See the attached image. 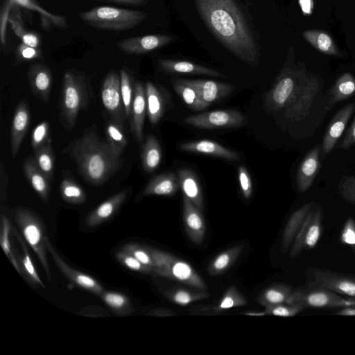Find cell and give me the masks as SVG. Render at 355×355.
Segmentation results:
<instances>
[{"mask_svg": "<svg viewBox=\"0 0 355 355\" xmlns=\"http://www.w3.org/2000/svg\"><path fill=\"white\" fill-rule=\"evenodd\" d=\"M155 266L153 272L200 291L207 287L203 279L187 262L159 249L146 247Z\"/></svg>", "mask_w": 355, "mask_h": 355, "instance_id": "cell-6", "label": "cell"}, {"mask_svg": "<svg viewBox=\"0 0 355 355\" xmlns=\"http://www.w3.org/2000/svg\"><path fill=\"white\" fill-rule=\"evenodd\" d=\"M128 194V190L121 191L100 204L87 216V226L94 228L109 220L124 202Z\"/></svg>", "mask_w": 355, "mask_h": 355, "instance_id": "cell-23", "label": "cell"}, {"mask_svg": "<svg viewBox=\"0 0 355 355\" xmlns=\"http://www.w3.org/2000/svg\"><path fill=\"white\" fill-rule=\"evenodd\" d=\"M238 177L243 197L245 199L250 198L252 193V184L250 174L245 166H240L239 167Z\"/></svg>", "mask_w": 355, "mask_h": 355, "instance_id": "cell-54", "label": "cell"}, {"mask_svg": "<svg viewBox=\"0 0 355 355\" xmlns=\"http://www.w3.org/2000/svg\"><path fill=\"white\" fill-rule=\"evenodd\" d=\"M354 145H355V116L350 127L345 133L340 147L342 149H347Z\"/></svg>", "mask_w": 355, "mask_h": 355, "instance_id": "cell-55", "label": "cell"}, {"mask_svg": "<svg viewBox=\"0 0 355 355\" xmlns=\"http://www.w3.org/2000/svg\"><path fill=\"white\" fill-rule=\"evenodd\" d=\"M320 89L319 78L303 62H295L293 46L272 87L263 97L268 113H280L291 121L308 116Z\"/></svg>", "mask_w": 355, "mask_h": 355, "instance_id": "cell-1", "label": "cell"}, {"mask_svg": "<svg viewBox=\"0 0 355 355\" xmlns=\"http://www.w3.org/2000/svg\"><path fill=\"white\" fill-rule=\"evenodd\" d=\"M30 112L26 101L21 100L15 111L11 125V154L12 158L17 156L24 138L28 128Z\"/></svg>", "mask_w": 355, "mask_h": 355, "instance_id": "cell-20", "label": "cell"}, {"mask_svg": "<svg viewBox=\"0 0 355 355\" xmlns=\"http://www.w3.org/2000/svg\"><path fill=\"white\" fill-rule=\"evenodd\" d=\"M49 123L47 121H42L37 124L34 128L31 135V146L34 151H36L49 140Z\"/></svg>", "mask_w": 355, "mask_h": 355, "instance_id": "cell-49", "label": "cell"}, {"mask_svg": "<svg viewBox=\"0 0 355 355\" xmlns=\"http://www.w3.org/2000/svg\"><path fill=\"white\" fill-rule=\"evenodd\" d=\"M299 4L304 15H310L313 8V0H299Z\"/></svg>", "mask_w": 355, "mask_h": 355, "instance_id": "cell-58", "label": "cell"}, {"mask_svg": "<svg viewBox=\"0 0 355 355\" xmlns=\"http://www.w3.org/2000/svg\"><path fill=\"white\" fill-rule=\"evenodd\" d=\"M114 3H123L128 5H144L148 0H103Z\"/></svg>", "mask_w": 355, "mask_h": 355, "instance_id": "cell-60", "label": "cell"}, {"mask_svg": "<svg viewBox=\"0 0 355 355\" xmlns=\"http://www.w3.org/2000/svg\"><path fill=\"white\" fill-rule=\"evenodd\" d=\"M11 224L7 216L1 213V230H0V244L5 254L12 263L17 271L21 274V266L19 261L15 257L12 249L10 241V233L11 232Z\"/></svg>", "mask_w": 355, "mask_h": 355, "instance_id": "cell-40", "label": "cell"}, {"mask_svg": "<svg viewBox=\"0 0 355 355\" xmlns=\"http://www.w3.org/2000/svg\"><path fill=\"white\" fill-rule=\"evenodd\" d=\"M8 182V175L3 166V162H0V199L3 202L6 199V189Z\"/></svg>", "mask_w": 355, "mask_h": 355, "instance_id": "cell-56", "label": "cell"}, {"mask_svg": "<svg viewBox=\"0 0 355 355\" xmlns=\"http://www.w3.org/2000/svg\"><path fill=\"white\" fill-rule=\"evenodd\" d=\"M45 245L55 263L63 275L76 285L95 295H101L105 291L101 284L92 277L73 269L60 257L55 250L50 239L46 236Z\"/></svg>", "mask_w": 355, "mask_h": 355, "instance_id": "cell-13", "label": "cell"}, {"mask_svg": "<svg viewBox=\"0 0 355 355\" xmlns=\"http://www.w3.org/2000/svg\"><path fill=\"white\" fill-rule=\"evenodd\" d=\"M28 78L33 95L44 103L48 102L53 80L51 69L44 64L36 63L29 68Z\"/></svg>", "mask_w": 355, "mask_h": 355, "instance_id": "cell-18", "label": "cell"}, {"mask_svg": "<svg viewBox=\"0 0 355 355\" xmlns=\"http://www.w3.org/2000/svg\"><path fill=\"white\" fill-rule=\"evenodd\" d=\"M302 35L305 41L322 53L335 57H342L343 55L334 39L325 31L309 29L304 31Z\"/></svg>", "mask_w": 355, "mask_h": 355, "instance_id": "cell-24", "label": "cell"}, {"mask_svg": "<svg viewBox=\"0 0 355 355\" xmlns=\"http://www.w3.org/2000/svg\"><path fill=\"white\" fill-rule=\"evenodd\" d=\"M17 15L14 18L9 17L8 21L10 22L15 34L21 39V42L30 46L39 48L40 44V35L33 31L25 29L21 24V19H17Z\"/></svg>", "mask_w": 355, "mask_h": 355, "instance_id": "cell-46", "label": "cell"}, {"mask_svg": "<svg viewBox=\"0 0 355 355\" xmlns=\"http://www.w3.org/2000/svg\"><path fill=\"white\" fill-rule=\"evenodd\" d=\"M183 221L189 239L196 245L204 240L206 227L201 211L187 198H183Z\"/></svg>", "mask_w": 355, "mask_h": 355, "instance_id": "cell-16", "label": "cell"}, {"mask_svg": "<svg viewBox=\"0 0 355 355\" xmlns=\"http://www.w3.org/2000/svg\"><path fill=\"white\" fill-rule=\"evenodd\" d=\"M334 314L339 315L354 316L355 305L343 307V309L334 313Z\"/></svg>", "mask_w": 355, "mask_h": 355, "instance_id": "cell-59", "label": "cell"}, {"mask_svg": "<svg viewBox=\"0 0 355 355\" xmlns=\"http://www.w3.org/2000/svg\"><path fill=\"white\" fill-rule=\"evenodd\" d=\"M146 314L153 316H172L176 315L172 310L163 308L150 310Z\"/></svg>", "mask_w": 355, "mask_h": 355, "instance_id": "cell-57", "label": "cell"}, {"mask_svg": "<svg viewBox=\"0 0 355 355\" xmlns=\"http://www.w3.org/2000/svg\"><path fill=\"white\" fill-rule=\"evenodd\" d=\"M304 308L297 304L281 303L275 305L266 306L265 313L266 315L293 317L304 310Z\"/></svg>", "mask_w": 355, "mask_h": 355, "instance_id": "cell-48", "label": "cell"}, {"mask_svg": "<svg viewBox=\"0 0 355 355\" xmlns=\"http://www.w3.org/2000/svg\"><path fill=\"white\" fill-rule=\"evenodd\" d=\"M355 110V105L350 103L343 107L329 123L322 144V153L329 155L334 148Z\"/></svg>", "mask_w": 355, "mask_h": 355, "instance_id": "cell-14", "label": "cell"}, {"mask_svg": "<svg viewBox=\"0 0 355 355\" xmlns=\"http://www.w3.org/2000/svg\"><path fill=\"white\" fill-rule=\"evenodd\" d=\"M115 257L121 265L130 270L143 273L153 272L151 268L144 265L130 253L122 249L116 252Z\"/></svg>", "mask_w": 355, "mask_h": 355, "instance_id": "cell-47", "label": "cell"}, {"mask_svg": "<svg viewBox=\"0 0 355 355\" xmlns=\"http://www.w3.org/2000/svg\"><path fill=\"white\" fill-rule=\"evenodd\" d=\"M147 112L145 87L140 83L134 85V96L131 112L130 129L137 141H143V128Z\"/></svg>", "mask_w": 355, "mask_h": 355, "instance_id": "cell-21", "label": "cell"}, {"mask_svg": "<svg viewBox=\"0 0 355 355\" xmlns=\"http://www.w3.org/2000/svg\"><path fill=\"white\" fill-rule=\"evenodd\" d=\"M322 221L321 209H312L293 240L290 258H295L304 250L313 248L317 245L322 233Z\"/></svg>", "mask_w": 355, "mask_h": 355, "instance_id": "cell-9", "label": "cell"}, {"mask_svg": "<svg viewBox=\"0 0 355 355\" xmlns=\"http://www.w3.org/2000/svg\"><path fill=\"white\" fill-rule=\"evenodd\" d=\"M24 171L27 180L33 189L43 202L48 203L50 193V180L39 169L34 158L29 157L24 161Z\"/></svg>", "mask_w": 355, "mask_h": 355, "instance_id": "cell-26", "label": "cell"}, {"mask_svg": "<svg viewBox=\"0 0 355 355\" xmlns=\"http://www.w3.org/2000/svg\"><path fill=\"white\" fill-rule=\"evenodd\" d=\"M211 33L234 55L251 66L259 63V49L234 0H194Z\"/></svg>", "mask_w": 355, "mask_h": 355, "instance_id": "cell-2", "label": "cell"}, {"mask_svg": "<svg viewBox=\"0 0 355 355\" xmlns=\"http://www.w3.org/2000/svg\"><path fill=\"white\" fill-rule=\"evenodd\" d=\"M34 159L39 169L51 180L53 175L55 164V156L51 139L35 151Z\"/></svg>", "mask_w": 355, "mask_h": 355, "instance_id": "cell-39", "label": "cell"}, {"mask_svg": "<svg viewBox=\"0 0 355 355\" xmlns=\"http://www.w3.org/2000/svg\"><path fill=\"white\" fill-rule=\"evenodd\" d=\"M178 178L173 173H165L153 178L144 190L145 196H173L179 188Z\"/></svg>", "mask_w": 355, "mask_h": 355, "instance_id": "cell-29", "label": "cell"}, {"mask_svg": "<svg viewBox=\"0 0 355 355\" xmlns=\"http://www.w3.org/2000/svg\"><path fill=\"white\" fill-rule=\"evenodd\" d=\"M172 40V37L166 35H148L119 41L116 46L126 54H141L161 48Z\"/></svg>", "mask_w": 355, "mask_h": 355, "instance_id": "cell-15", "label": "cell"}, {"mask_svg": "<svg viewBox=\"0 0 355 355\" xmlns=\"http://www.w3.org/2000/svg\"><path fill=\"white\" fill-rule=\"evenodd\" d=\"M166 295L171 302L180 306H187L193 302L207 299L210 294L204 291H191L179 288L167 291Z\"/></svg>", "mask_w": 355, "mask_h": 355, "instance_id": "cell-44", "label": "cell"}, {"mask_svg": "<svg viewBox=\"0 0 355 355\" xmlns=\"http://www.w3.org/2000/svg\"><path fill=\"white\" fill-rule=\"evenodd\" d=\"M180 148L186 152L209 155L230 161H238L241 159L237 153L208 139L184 142L180 145Z\"/></svg>", "mask_w": 355, "mask_h": 355, "instance_id": "cell-22", "label": "cell"}, {"mask_svg": "<svg viewBox=\"0 0 355 355\" xmlns=\"http://www.w3.org/2000/svg\"><path fill=\"white\" fill-rule=\"evenodd\" d=\"M248 303L246 299L235 286L229 287L218 303L212 307L211 311L220 313L234 307L243 306Z\"/></svg>", "mask_w": 355, "mask_h": 355, "instance_id": "cell-43", "label": "cell"}, {"mask_svg": "<svg viewBox=\"0 0 355 355\" xmlns=\"http://www.w3.org/2000/svg\"><path fill=\"white\" fill-rule=\"evenodd\" d=\"M67 153L76 162L78 172L89 183L100 185L119 168L120 156L96 130L86 131L67 147Z\"/></svg>", "mask_w": 355, "mask_h": 355, "instance_id": "cell-3", "label": "cell"}, {"mask_svg": "<svg viewBox=\"0 0 355 355\" xmlns=\"http://www.w3.org/2000/svg\"><path fill=\"white\" fill-rule=\"evenodd\" d=\"M309 274V285L323 286L338 294L355 298V277L318 268H311Z\"/></svg>", "mask_w": 355, "mask_h": 355, "instance_id": "cell-12", "label": "cell"}, {"mask_svg": "<svg viewBox=\"0 0 355 355\" xmlns=\"http://www.w3.org/2000/svg\"><path fill=\"white\" fill-rule=\"evenodd\" d=\"M286 303L297 304L304 309L345 307L355 305V298H344L325 287L309 285L293 291Z\"/></svg>", "mask_w": 355, "mask_h": 355, "instance_id": "cell-8", "label": "cell"}, {"mask_svg": "<svg viewBox=\"0 0 355 355\" xmlns=\"http://www.w3.org/2000/svg\"><path fill=\"white\" fill-rule=\"evenodd\" d=\"M293 293L291 288L285 284H275L261 291L257 302L266 306L286 303Z\"/></svg>", "mask_w": 355, "mask_h": 355, "instance_id": "cell-35", "label": "cell"}, {"mask_svg": "<svg viewBox=\"0 0 355 355\" xmlns=\"http://www.w3.org/2000/svg\"><path fill=\"white\" fill-rule=\"evenodd\" d=\"M341 196L347 202L355 205V178L351 175L343 176L338 185Z\"/></svg>", "mask_w": 355, "mask_h": 355, "instance_id": "cell-51", "label": "cell"}, {"mask_svg": "<svg viewBox=\"0 0 355 355\" xmlns=\"http://www.w3.org/2000/svg\"><path fill=\"white\" fill-rule=\"evenodd\" d=\"M42 57V51L40 48L30 46L24 43H21L16 49L15 60L21 63Z\"/></svg>", "mask_w": 355, "mask_h": 355, "instance_id": "cell-52", "label": "cell"}, {"mask_svg": "<svg viewBox=\"0 0 355 355\" xmlns=\"http://www.w3.org/2000/svg\"><path fill=\"white\" fill-rule=\"evenodd\" d=\"M104 303L117 315H129L134 311L130 299L124 294L104 291L100 295Z\"/></svg>", "mask_w": 355, "mask_h": 355, "instance_id": "cell-36", "label": "cell"}, {"mask_svg": "<svg viewBox=\"0 0 355 355\" xmlns=\"http://www.w3.org/2000/svg\"><path fill=\"white\" fill-rule=\"evenodd\" d=\"M312 209V203L308 202L296 209L291 214L283 231L282 238V250L283 252L288 250L306 217Z\"/></svg>", "mask_w": 355, "mask_h": 355, "instance_id": "cell-27", "label": "cell"}, {"mask_svg": "<svg viewBox=\"0 0 355 355\" xmlns=\"http://www.w3.org/2000/svg\"><path fill=\"white\" fill-rule=\"evenodd\" d=\"M159 66L162 70L169 73L225 77L218 71L188 61L160 60H159Z\"/></svg>", "mask_w": 355, "mask_h": 355, "instance_id": "cell-28", "label": "cell"}, {"mask_svg": "<svg viewBox=\"0 0 355 355\" xmlns=\"http://www.w3.org/2000/svg\"><path fill=\"white\" fill-rule=\"evenodd\" d=\"M105 132L107 142L113 151L121 156L128 144L123 126L112 120L107 123Z\"/></svg>", "mask_w": 355, "mask_h": 355, "instance_id": "cell-38", "label": "cell"}, {"mask_svg": "<svg viewBox=\"0 0 355 355\" xmlns=\"http://www.w3.org/2000/svg\"><path fill=\"white\" fill-rule=\"evenodd\" d=\"M320 166V148L316 146L307 153L298 167L296 183L300 192H305L311 187Z\"/></svg>", "mask_w": 355, "mask_h": 355, "instance_id": "cell-19", "label": "cell"}, {"mask_svg": "<svg viewBox=\"0 0 355 355\" xmlns=\"http://www.w3.org/2000/svg\"><path fill=\"white\" fill-rule=\"evenodd\" d=\"M148 16L141 10L98 6L79 14L86 24L98 29L125 31L140 24Z\"/></svg>", "mask_w": 355, "mask_h": 355, "instance_id": "cell-4", "label": "cell"}, {"mask_svg": "<svg viewBox=\"0 0 355 355\" xmlns=\"http://www.w3.org/2000/svg\"><path fill=\"white\" fill-rule=\"evenodd\" d=\"M355 94V78L349 72H345L339 76L332 86L327 107H331L338 103L345 101Z\"/></svg>", "mask_w": 355, "mask_h": 355, "instance_id": "cell-31", "label": "cell"}, {"mask_svg": "<svg viewBox=\"0 0 355 355\" xmlns=\"http://www.w3.org/2000/svg\"><path fill=\"white\" fill-rule=\"evenodd\" d=\"M177 176L184 196L202 211L204 207L202 191L195 173L189 168H180L178 171Z\"/></svg>", "mask_w": 355, "mask_h": 355, "instance_id": "cell-25", "label": "cell"}, {"mask_svg": "<svg viewBox=\"0 0 355 355\" xmlns=\"http://www.w3.org/2000/svg\"><path fill=\"white\" fill-rule=\"evenodd\" d=\"M14 234L19 241L24 252L23 257L21 258L22 266H21V270L22 273L27 278L28 282L45 288V285L40 279L32 262L26 244L15 230H14Z\"/></svg>", "mask_w": 355, "mask_h": 355, "instance_id": "cell-42", "label": "cell"}, {"mask_svg": "<svg viewBox=\"0 0 355 355\" xmlns=\"http://www.w3.org/2000/svg\"><path fill=\"white\" fill-rule=\"evenodd\" d=\"M243 314L246 315H250V316H263V315H266L265 311H248V312L243 313Z\"/></svg>", "mask_w": 355, "mask_h": 355, "instance_id": "cell-61", "label": "cell"}, {"mask_svg": "<svg viewBox=\"0 0 355 355\" xmlns=\"http://www.w3.org/2000/svg\"><path fill=\"white\" fill-rule=\"evenodd\" d=\"M197 90L204 108L227 96L233 90L232 85L210 80H187Z\"/></svg>", "mask_w": 355, "mask_h": 355, "instance_id": "cell-17", "label": "cell"}, {"mask_svg": "<svg viewBox=\"0 0 355 355\" xmlns=\"http://www.w3.org/2000/svg\"><path fill=\"white\" fill-rule=\"evenodd\" d=\"M147 114L153 125L159 123L164 115L166 103L161 91L152 83L148 82L145 86Z\"/></svg>", "mask_w": 355, "mask_h": 355, "instance_id": "cell-30", "label": "cell"}, {"mask_svg": "<svg viewBox=\"0 0 355 355\" xmlns=\"http://www.w3.org/2000/svg\"><path fill=\"white\" fill-rule=\"evenodd\" d=\"M243 248V244H239L220 252L209 264L207 272L211 276L223 273L235 262Z\"/></svg>", "mask_w": 355, "mask_h": 355, "instance_id": "cell-34", "label": "cell"}, {"mask_svg": "<svg viewBox=\"0 0 355 355\" xmlns=\"http://www.w3.org/2000/svg\"><path fill=\"white\" fill-rule=\"evenodd\" d=\"M101 100L112 120L123 126L125 115L121 92L120 74L115 71L107 74L101 87Z\"/></svg>", "mask_w": 355, "mask_h": 355, "instance_id": "cell-11", "label": "cell"}, {"mask_svg": "<svg viewBox=\"0 0 355 355\" xmlns=\"http://www.w3.org/2000/svg\"><path fill=\"white\" fill-rule=\"evenodd\" d=\"M122 250L130 253L144 265L153 268L155 263L146 248H142L136 243H128L123 247Z\"/></svg>", "mask_w": 355, "mask_h": 355, "instance_id": "cell-50", "label": "cell"}, {"mask_svg": "<svg viewBox=\"0 0 355 355\" xmlns=\"http://www.w3.org/2000/svg\"><path fill=\"white\" fill-rule=\"evenodd\" d=\"M340 241L355 250V219L349 217L340 234Z\"/></svg>", "mask_w": 355, "mask_h": 355, "instance_id": "cell-53", "label": "cell"}, {"mask_svg": "<svg viewBox=\"0 0 355 355\" xmlns=\"http://www.w3.org/2000/svg\"><path fill=\"white\" fill-rule=\"evenodd\" d=\"M162 149L156 137L148 135L142 147L141 154V166L148 173L153 172L159 166L162 160Z\"/></svg>", "mask_w": 355, "mask_h": 355, "instance_id": "cell-33", "label": "cell"}, {"mask_svg": "<svg viewBox=\"0 0 355 355\" xmlns=\"http://www.w3.org/2000/svg\"><path fill=\"white\" fill-rule=\"evenodd\" d=\"M88 102V87L85 76L74 70L65 71L60 97V115L69 128L75 125L79 112Z\"/></svg>", "mask_w": 355, "mask_h": 355, "instance_id": "cell-5", "label": "cell"}, {"mask_svg": "<svg viewBox=\"0 0 355 355\" xmlns=\"http://www.w3.org/2000/svg\"><path fill=\"white\" fill-rule=\"evenodd\" d=\"M173 88L191 109L195 110L205 109L196 89L189 84L186 79L176 80L174 82Z\"/></svg>", "mask_w": 355, "mask_h": 355, "instance_id": "cell-37", "label": "cell"}, {"mask_svg": "<svg viewBox=\"0 0 355 355\" xmlns=\"http://www.w3.org/2000/svg\"><path fill=\"white\" fill-rule=\"evenodd\" d=\"M245 121V117L240 112L234 110L207 112L184 119L186 124L204 129L236 128L242 125Z\"/></svg>", "mask_w": 355, "mask_h": 355, "instance_id": "cell-10", "label": "cell"}, {"mask_svg": "<svg viewBox=\"0 0 355 355\" xmlns=\"http://www.w3.org/2000/svg\"><path fill=\"white\" fill-rule=\"evenodd\" d=\"M24 8L32 10L40 15L42 26L44 29L49 30L53 28L67 29L68 27L66 18L64 16L50 13L42 8L34 0H10Z\"/></svg>", "mask_w": 355, "mask_h": 355, "instance_id": "cell-32", "label": "cell"}, {"mask_svg": "<svg viewBox=\"0 0 355 355\" xmlns=\"http://www.w3.org/2000/svg\"><path fill=\"white\" fill-rule=\"evenodd\" d=\"M15 220L24 239L37 256L48 281L51 282L52 275L47 260V250L45 245L46 236L44 234L42 221L35 214L24 207L16 209Z\"/></svg>", "mask_w": 355, "mask_h": 355, "instance_id": "cell-7", "label": "cell"}, {"mask_svg": "<svg viewBox=\"0 0 355 355\" xmlns=\"http://www.w3.org/2000/svg\"><path fill=\"white\" fill-rule=\"evenodd\" d=\"M121 92L123 103L126 119H130L132 105L134 96V87H132L130 77L125 69L120 71Z\"/></svg>", "mask_w": 355, "mask_h": 355, "instance_id": "cell-45", "label": "cell"}, {"mask_svg": "<svg viewBox=\"0 0 355 355\" xmlns=\"http://www.w3.org/2000/svg\"><path fill=\"white\" fill-rule=\"evenodd\" d=\"M60 190L62 199L70 204L80 205L86 200V194L82 187L69 177L62 179Z\"/></svg>", "mask_w": 355, "mask_h": 355, "instance_id": "cell-41", "label": "cell"}]
</instances>
